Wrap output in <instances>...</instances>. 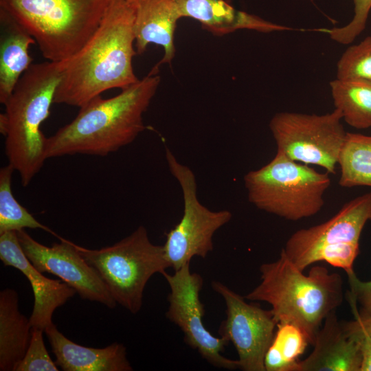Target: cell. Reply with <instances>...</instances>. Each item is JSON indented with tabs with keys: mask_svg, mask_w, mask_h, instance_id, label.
Returning <instances> with one entry per match:
<instances>
[{
	"mask_svg": "<svg viewBox=\"0 0 371 371\" xmlns=\"http://www.w3.org/2000/svg\"><path fill=\"white\" fill-rule=\"evenodd\" d=\"M159 83L160 76L150 71L115 96L91 99L71 122L47 137L46 158L105 156L131 144L145 129L143 115Z\"/></svg>",
	"mask_w": 371,
	"mask_h": 371,
	"instance_id": "2",
	"label": "cell"
},
{
	"mask_svg": "<svg viewBox=\"0 0 371 371\" xmlns=\"http://www.w3.org/2000/svg\"><path fill=\"white\" fill-rule=\"evenodd\" d=\"M333 103L349 126L371 127V82L335 79L330 82Z\"/></svg>",
	"mask_w": 371,
	"mask_h": 371,
	"instance_id": "21",
	"label": "cell"
},
{
	"mask_svg": "<svg viewBox=\"0 0 371 371\" xmlns=\"http://www.w3.org/2000/svg\"><path fill=\"white\" fill-rule=\"evenodd\" d=\"M312 346L311 353L297 361L295 371H360L359 337L345 328L336 310L325 318Z\"/></svg>",
	"mask_w": 371,
	"mask_h": 371,
	"instance_id": "15",
	"label": "cell"
},
{
	"mask_svg": "<svg viewBox=\"0 0 371 371\" xmlns=\"http://www.w3.org/2000/svg\"><path fill=\"white\" fill-rule=\"evenodd\" d=\"M368 221H371V192L347 202L328 221L295 232L282 249L296 265L306 255L321 245L359 243Z\"/></svg>",
	"mask_w": 371,
	"mask_h": 371,
	"instance_id": "13",
	"label": "cell"
},
{
	"mask_svg": "<svg viewBox=\"0 0 371 371\" xmlns=\"http://www.w3.org/2000/svg\"><path fill=\"white\" fill-rule=\"evenodd\" d=\"M341 120L342 115L336 109L323 115L280 112L273 116L269 126L277 152L335 175L347 133Z\"/></svg>",
	"mask_w": 371,
	"mask_h": 371,
	"instance_id": "8",
	"label": "cell"
},
{
	"mask_svg": "<svg viewBox=\"0 0 371 371\" xmlns=\"http://www.w3.org/2000/svg\"><path fill=\"white\" fill-rule=\"evenodd\" d=\"M32 35L0 9V102L5 103L22 75L32 64L29 48Z\"/></svg>",
	"mask_w": 371,
	"mask_h": 371,
	"instance_id": "19",
	"label": "cell"
},
{
	"mask_svg": "<svg viewBox=\"0 0 371 371\" xmlns=\"http://www.w3.org/2000/svg\"><path fill=\"white\" fill-rule=\"evenodd\" d=\"M65 64V60L32 63L4 104L5 113L0 115L8 164L19 174L24 187L47 159V137L41 127L54 103Z\"/></svg>",
	"mask_w": 371,
	"mask_h": 371,
	"instance_id": "4",
	"label": "cell"
},
{
	"mask_svg": "<svg viewBox=\"0 0 371 371\" xmlns=\"http://www.w3.org/2000/svg\"><path fill=\"white\" fill-rule=\"evenodd\" d=\"M13 168L8 164L0 170V234L24 228L41 229L59 237L38 222L14 196L11 189Z\"/></svg>",
	"mask_w": 371,
	"mask_h": 371,
	"instance_id": "24",
	"label": "cell"
},
{
	"mask_svg": "<svg viewBox=\"0 0 371 371\" xmlns=\"http://www.w3.org/2000/svg\"><path fill=\"white\" fill-rule=\"evenodd\" d=\"M76 245L98 271L116 303L133 314L142 308L144 291L150 278L170 267L163 245L153 244L142 225L111 246L90 249Z\"/></svg>",
	"mask_w": 371,
	"mask_h": 371,
	"instance_id": "7",
	"label": "cell"
},
{
	"mask_svg": "<svg viewBox=\"0 0 371 371\" xmlns=\"http://www.w3.org/2000/svg\"><path fill=\"white\" fill-rule=\"evenodd\" d=\"M349 291L347 292L352 312L361 318H371V280L362 281L355 271L347 273Z\"/></svg>",
	"mask_w": 371,
	"mask_h": 371,
	"instance_id": "29",
	"label": "cell"
},
{
	"mask_svg": "<svg viewBox=\"0 0 371 371\" xmlns=\"http://www.w3.org/2000/svg\"><path fill=\"white\" fill-rule=\"evenodd\" d=\"M355 319L348 322H344L346 329L352 331H359L371 335V318H361L354 315Z\"/></svg>",
	"mask_w": 371,
	"mask_h": 371,
	"instance_id": "31",
	"label": "cell"
},
{
	"mask_svg": "<svg viewBox=\"0 0 371 371\" xmlns=\"http://www.w3.org/2000/svg\"><path fill=\"white\" fill-rule=\"evenodd\" d=\"M190 265H183L172 274L166 271L162 274L170 290L166 316L181 329L185 343L212 366L229 370L240 369L238 359L221 354L229 342L214 336L204 326L205 308L199 297L203 279L200 274L191 272Z\"/></svg>",
	"mask_w": 371,
	"mask_h": 371,
	"instance_id": "10",
	"label": "cell"
},
{
	"mask_svg": "<svg viewBox=\"0 0 371 371\" xmlns=\"http://www.w3.org/2000/svg\"><path fill=\"white\" fill-rule=\"evenodd\" d=\"M354 3V16L347 25L324 30L330 38L339 43H351L365 30L370 11L371 0H352Z\"/></svg>",
	"mask_w": 371,
	"mask_h": 371,
	"instance_id": "28",
	"label": "cell"
},
{
	"mask_svg": "<svg viewBox=\"0 0 371 371\" xmlns=\"http://www.w3.org/2000/svg\"><path fill=\"white\" fill-rule=\"evenodd\" d=\"M346 330L359 337L362 355L360 371H371V335L359 331Z\"/></svg>",
	"mask_w": 371,
	"mask_h": 371,
	"instance_id": "30",
	"label": "cell"
},
{
	"mask_svg": "<svg viewBox=\"0 0 371 371\" xmlns=\"http://www.w3.org/2000/svg\"><path fill=\"white\" fill-rule=\"evenodd\" d=\"M337 78L371 82V36L343 53L337 65Z\"/></svg>",
	"mask_w": 371,
	"mask_h": 371,
	"instance_id": "26",
	"label": "cell"
},
{
	"mask_svg": "<svg viewBox=\"0 0 371 371\" xmlns=\"http://www.w3.org/2000/svg\"><path fill=\"white\" fill-rule=\"evenodd\" d=\"M329 175L277 152L269 163L247 172L244 183L249 202L257 208L295 221L322 210Z\"/></svg>",
	"mask_w": 371,
	"mask_h": 371,
	"instance_id": "6",
	"label": "cell"
},
{
	"mask_svg": "<svg viewBox=\"0 0 371 371\" xmlns=\"http://www.w3.org/2000/svg\"><path fill=\"white\" fill-rule=\"evenodd\" d=\"M16 232L24 254L39 271L58 276L84 300L101 303L109 308L115 307L117 303L106 284L80 254L76 244L59 236L60 243L48 247L35 240L24 229Z\"/></svg>",
	"mask_w": 371,
	"mask_h": 371,
	"instance_id": "12",
	"label": "cell"
},
{
	"mask_svg": "<svg viewBox=\"0 0 371 371\" xmlns=\"http://www.w3.org/2000/svg\"><path fill=\"white\" fill-rule=\"evenodd\" d=\"M166 158L171 174L181 186L183 199V216L166 234L163 245L166 260L176 271L190 263L194 256L205 258L213 249L214 233L227 223L232 215L229 210L212 211L202 205L197 196L192 170L179 162L168 148Z\"/></svg>",
	"mask_w": 371,
	"mask_h": 371,
	"instance_id": "9",
	"label": "cell"
},
{
	"mask_svg": "<svg viewBox=\"0 0 371 371\" xmlns=\"http://www.w3.org/2000/svg\"><path fill=\"white\" fill-rule=\"evenodd\" d=\"M359 252V243L343 242L321 245L306 255L295 266L304 271L319 261L344 269L346 273L354 271L353 264Z\"/></svg>",
	"mask_w": 371,
	"mask_h": 371,
	"instance_id": "25",
	"label": "cell"
},
{
	"mask_svg": "<svg viewBox=\"0 0 371 371\" xmlns=\"http://www.w3.org/2000/svg\"><path fill=\"white\" fill-rule=\"evenodd\" d=\"M310 1H313V0H309Z\"/></svg>",
	"mask_w": 371,
	"mask_h": 371,
	"instance_id": "33",
	"label": "cell"
},
{
	"mask_svg": "<svg viewBox=\"0 0 371 371\" xmlns=\"http://www.w3.org/2000/svg\"><path fill=\"white\" fill-rule=\"evenodd\" d=\"M133 5L112 0L98 27L71 57L65 60L54 103L80 107L111 89L136 82Z\"/></svg>",
	"mask_w": 371,
	"mask_h": 371,
	"instance_id": "1",
	"label": "cell"
},
{
	"mask_svg": "<svg viewBox=\"0 0 371 371\" xmlns=\"http://www.w3.org/2000/svg\"><path fill=\"white\" fill-rule=\"evenodd\" d=\"M259 270L260 282L245 298L268 303L278 324L297 326L313 345L325 318L342 303L341 275L318 265L304 274L282 249L276 260L262 264Z\"/></svg>",
	"mask_w": 371,
	"mask_h": 371,
	"instance_id": "3",
	"label": "cell"
},
{
	"mask_svg": "<svg viewBox=\"0 0 371 371\" xmlns=\"http://www.w3.org/2000/svg\"><path fill=\"white\" fill-rule=\"evenodd\" d=\"M0 260L5 266L19 270L29 280L34 298L30 322L32 328L45 331L54 324V311L77 292L61 280H52L43 276L24 254L16 232L0 234Z\"/></svg>",
	"mask_w": 371,
	"mask_h": 371,
	"instance_id": "14",
	"label": "cell"
},
{
	"mask_svg": "<svg viewBox=\"0 0 371 371\" xmlns=\"http://www.w3.org/2000/svg\"><path fill=\"white\" fill-rule=\"evenodd\" d=\"M56 364L64 371H132L126 347L115 342L102 348L77 344L62 334L54 324L44 331Z\"/></svg>",
	"mask_w": 371,
	"mask_h": 371,
	"instance_id": "17",
	"label": "cell"
},
{
	"mask_svg": "<svg viewBox=\"0 0 371 371\" xmlns=\"http://www.w3.org/2000/svg\"><path fill=\"white\" fill-rule=\"evenodd\" d=\"M112 0H0L49 61L76 54L94 34Z\"/></svg>",
	"mask_w": 371,
	"mask_h": 371,
	"instance_id": "5",
	"label": "cell"
},
{
	"mask_svg": "<svg viewBox=\"0 0 371 371\" xmlns=\"http://www.w3.org/2000/svg\"><path fill=\"white\" fill-rule=\"evenodd\" d=\"M44 331L32 329L29 346L16 371H58V366L49 356L43 340Z\"/></svg>",
	"mask_w": 371,
	"mask_h": 371,
	"instance_id": "27",
	"label": "cell"
},
{
	"mask_svg": "<svg viewBox=\"0 0 371 371\" xmlns=\"http://www.w3.org/2000/svg\"><path fill=\"white\" fill-rule=\"evenodd\" d=\"M308 344L306 333L300 327L289 322L278 323L265 354V370L295 371L299 357Z\"/></svg>",
	"mask_w": 371,
	"mask_h": 371,
	"instance_id": "23",
	"label": "cell"
},
{
	"mask_svg": "<svg viewBox=\"0 0 371 371\" xmlns=\"http://www.w3.org/2000/svg\"><path fill=\"white\" fill-rule=\"evenodd\" d=\"M30 319L19 308L17 292H0V370L16 371L24 357L32 336Z\"/></svg>",
	"mask_w": 371,
	"mask_h": 371,
	"instance_id": "20",
	"label": "cell"
},
{
	"mask_svg": "<svg viewBox=\"0 0 371 371\" xmlns=\"http://www.w3.org/2000/svg\"><path fill=\"white\" fill-rule=\"evenodd\" d=\"M211 285L226 305V318L220 325L218 334L234 345L240 369L266 371L265 357L278 324L271 311L247 302L245 297L219 281L213 280Z\"/></svg>",
	"mask_w": 371,
	"mask_h": 371,
	"instance_id": "11",
	"label": "cell"
},
{
	"mask_svg": "<svg viewBox=\"0 0 371 371\" xmlns=\"http://www.w3.org/2000/svg\"><path fill=\"white\" fill-rule=\"evenodd\" d=\"M337 164L340 186L371 187V135L347 132Z\"/></svg>",
	"mask_w": 371,
	"mask_h": 371,
	"instance_id": "22",
	"label": "cell"
},
{
	"mask_svg": "<svg viewBox=\"0 0 371 371\" xmlns=\"http://www.w3.org/2000/svg\"><path fill=\"white\" fill-rule=\"evenodd\" d=\"M182 17H190L218 36L238 30L268 33L292 28L267 21L259 16L238 10L224 0H176Z\"/></svg>",
	"mask_w": 371,
	"mask_h": 371,
	"instance_id": "18",
	"label": "cell"
},
{
	"mask_svg": "<svg viewBox=\"0 0 371 371\" xmlns=\"http://www.w3.org/2000/svg\"><path fill=\"white\" fill-rule=\"evenodd\" d=\"M131 3H133L135 0H125Z\"/></svg>",
	"mask_w": 371,
	"mask_h": 371,
	"instance_id": "32",
	"label": "cell"
},
{
	"mask_svg": "<svg viewBox=\"0 0 371 371\" xmlns=\"http://www.w3.org/2000/svg\"><path fill=\"white\" fill-rule=\"evenodd\" d=\"M132 4L137 54H143L150 43L164 49L162 59L151 70L157 73L160 65L170 64L175 55V32L181 18L176 0H135Z\"/></svg>",
	"mask_w": 371,
	"mask_h": 371,
	"instance_id": "16",
	"label": "cell"
}]
</instances>
